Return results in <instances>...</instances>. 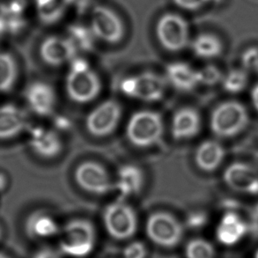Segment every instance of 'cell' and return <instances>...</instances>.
<instances>
[{
	"instance_id": "obj_11",
	"label": "cell",
	"mask_w": 258,
	"mask_h": 258,
	"mask_svg": "<svg viewBox=\"0 0 258 258\" xmlns=\"http://www.w3.org/2000/svg\"><path fill=\"white\" fill-rule=\"evenodd\" d=\"M74 178L80 188L93 195H106L114 190V181L108 171L95 161H85L79 165Z\"/></svg>"
},
{
	"instance_id": "obj_13",
	"label": "cell",
	"mask_w": 258,
	"mask_h": 258,
	"mask_svg": "<svg viewBox=\"0 0 258 258\" xmlns=\"http://www.w3.org/2000/svg\"><path fill=\"white\" fill-rule=\"evenodd\" d=\"M225 183L233 190L248 194H258V171L250 165L234 162L224 171Z\"/></svg>"
},
{
	"instance_id": "obj_40",
	"label": "cell",
	"mask_w": 258,
	"mask_h": 258,
	"mask_svg": "<svg viewBox=\"0 0 258 258\" xmlns=\"http://www.w3.org/2000/svg\"><path fill=\"white\" fill-rule=\"evenodd\" d=\"M221 0H206V3H209V2H220Z\"/></svg>"
},
{
	"instance_id": "obj_10",
	"label": "cell",
	"mask_w": 258,
	"mask_h": 258,
	"mask_svg": "<svg viewBox=\"0 0 258 258\" xmlns=\"http://www.w3.org/2000/svg\"><path fill=\"white\" fill-rule=\"evenodd\" d=\"M66 91L71 101L78 104H87L94 101L101 93V79L92 69L69 71L66 79Z\"/></svg>"
},
{
	"instance_id": "obj_23",
	"label": "cell",
	"mask_w": 258,
	"mask_h": 258,
	"mask_svg": "<svg viewBox=\"0 0 258 258\" xmlns=\"http://www.w3.org/2000/svg\"><path fill=\"white\" fill-rule=\"evenodd\" d=\"M28 236L35 239L52 237L59 232V227L52 217L44 213H35L26 223Z\"/></svg>"
},
{
	"instance_id": "obj_8",
	"label": "cell",
	"mask_w": 258,
	"mask_h": 258,
	"mask_svg": "<svg viewBox=\"0 0 258 258\" xmlns=\"http://www.w3.org/2000/svg\"><path fill=\"white\" fill-rule=\"evenodd\" d=\"M122 115V106L118 101L108 99L98 104L87 115L86 127L92 136H109L117 128Z\"/></svg>"
},
{
	"instance_id": "obj_37",
	"label": "cell",
	"mask_w": 258,
	"mask_h": 258,
	"mask_svg": "<svg viewBox=\"0 0 258 258\" xmlns=\"http://www.w3.org/2000/svg\"><path fill=\"white\" fill-rule=\"evenodd\" d=\"M7 35V31H6V28L4 25L3 21L0 19V42L2 41L4 36Z\"/></svg>"
},
{
	"instance_id": "obj_9",
	"label": "cell",
	"mask_w": 258,
	"mask_h": 258,
	"mask_svg": "<svg viewBox=\"0 0 258 258\" xmlns=\"http://www.w3.org/2000/svg\"><path fill=\"white\" fill-rule=\"evenodd\" d=\"M89 23L95 38L108 44L118 43L125 35V26L122 19L108 7H94Z\"/></svg>"
},
{
	"instance_id": "obj_29",
	"label": "cell",
	"mask_w": 258,
	"mask_h": 258,
	"mask_svg": "<svg viewBox=\"0 0 258 258\" xmlns=\"http://www.w3.org/2000/svg\"><path fill=\"white\" fill-rule=\"evenodd\" d=\"M199 84L205 86H214L222 81V74L215 66H206L199 70Z\"/></svg>"
},
{
	"instance_id": "obj_26",
	"label": "cell",
	"mask_w": 258,
	"mask_h": 258,
	"mask_svg": "<svg viewBox=\"0 0 258 258\" xmlns=\"http://www.w3.org/2000/svg\"><path fill=\"white\" fill-rule=\"evenodd\" d=\"M67 37L74 43L75 48L77 49L78 52L79 51L88 52L93 50L94 42L96 40L89 26L85 27L82 25H76L72 27L69 29Z\"/></svg>"
},
{
	"instance_id": "obj_17",
	"label": "cell",
	"mask_w": 258,
	"mask_h": 258,
	"mask_svg": "<svg viewBox=\"0 0 258 258\" xmlns=\"http://www.w3.org/2000/svg\"><path fill=\"white\" fill-rule=\"evenodd\" d=\"M145 182L144 173L136 165H122L116 173L114 181V190L118 193L120 199H127L139 194Z\"/></svg>"
},
{
	"instance_id": "obj_24",
	"label": "cell",
	"mask_w": 258,
	"mask_h": 258,
	"mask_svg": "<svg viewBox=\"0 0 258 258\" xmlns=\"http://www.w3.org/2000/svg\"><path fill=\"white\" fill-rule=\"evenodd\" d=\"M194 55L202 59H213L220 56L223 50V44L217 35L211 33H202L197 35L190 42Z\"/></svg>"
},
{
	"instance_id": "obj_41",
	"label": "cell",
	"mask_w": 258,
	"mask_h": 258,
	"mask_svg": "<svg viewBox=\"0 0 258 258\" xmlns=\"http://www.w3.org/2000/svg\"><path fill=\"white\" fill-rule=\"evenodd\" d=\"M2 236H3V230H2V227L0 226V240L2 239Z\"/></svg>"
},
{
	"instance_id": "obj_15",
	"label": "cell",
	"mask_w": 258,
	"mask_h": 258,
	"mask_svg": "<svg viewBox=\"0 0 258 258\" xmlns=\"http://www.w3.org/2000/svg\"><path fill=\"white\" fill-rule=\"evenodd\" d=\"M201 130V117L195 108L183 107L175 111L171 121V134L177 141L195 138Z\"/></svg>"
},
{
	"instance_id": "obj_20",
	"label": "cell",
	"mask_w": 258,
	"mask_h": 258,
	"mask_svg": "<svg viewBox=\"0 0 258 258\" xmlns=\"http://www.w3.org/2000/svg\"><path fill=\"white\" fill-rule=\"evenodd\" d=\"M247 232L248 226L241 217L236 213H227L217 227V239L221 244L232 246L241 241Z\"/></svg>"
},
{
	"instance_id": "obj_4",
	"label": "cell",
	"mask_w": 258,
	"mask_h": 258,
	"mask_svg": "<svg viewBox=\"0 0 258 258\" xmlns=\"http://www.w3.org/2000/svg\"><path fill=\"white\" fill-rule=\"evenodd\" d=\"M167 80L153 72L124 78L120 83V91L123 95L145 102H155L164 97Z\"/></svg>"
},
{
	"instance_id": "obj_19",
	"label": "cell",
	"mask_w": 258,
	"mask_h": 258,
	"mask_svg": "<svg viewBox=\"0 0 258 258\" xmlns=\"http://www.w3.org/2000/svg\"><path fill=\"white\" fill-rule=\"evenodd\" d=\"M0 19L7 34H20L28 24L27 4L24 0H9L0 5Z\"/></svg>"
},
{
	"instance_id": "obj_27",
	"label": "cell",
	"mask_w": 258,
	"mask_h": 258,
	"mask_svg": "<svg viewBox=\"0 0 258 258\" xmlns=\"http://www.w3.org/2000/svg\"><path fill=\"white\" fill-rule=\"evenodd\" d=\"M248 82L247 72L238 69L231 71L222 79L224 89L231 94H237L244 90Z\"/></svg>"
},
{
	"instance_id": "obj_34",
	"label": "cell",
	"mask_w": 258,
	"mask_h": 258,
	"mask_svg": "<svg viewBox=\"0 0 258 258\" xmlns=\"http://www.w3.org/2000/svg\"><path fill=\"white\" fill-rule=\"evenodd\" d=\"M35 258H59L56 255L55 252L51 251L50 249H42V251L39 252Z\"/></svg>"
},
{
	"instance_id": "obj_36",
	"label": "cell",
	"mask_w": 258,
	"mask_h": 258,
	"mask_svg": "<svg viewBox=\"0 0 258 258\" xmlns=\"http://www.w3.org/2000/svg\"><path fill=\"white\" fill-rule=\"evenodd\" d=\"M56 125L58 129L67 130L69 127H70L71 122H69L68 120L64 118V117L60 118V120H57V118H56Z\"/></svg>"
},
{
	"instance_id": "obj_12",
	"label": "cell",
	"mask_w": 258,
	"mask_h": 258,
	"mask_svg": "<svg viewBox=\"0 0 258 258\" xmlns=\"http://www.w3.org/2000/svg\"><path fill=\"white\" fill-rule=\"evenodd\" d=\"M78 50L70 39L60 35H51L42 41L39 54L49 67H58L70 63L77 56Z\"/></svg>"
},
{
	"instance_id": "obj_31",
	"label": "cell",
	"mask_w": 258,
	"mask_h": 258,
	"mask_svg": "<svg viewBox=\"0 0 258 258\" xmlns=\"http://www.w3.org/2000/svg\"><path fill=\"white\" fill-rule=\"evenodd\" d=\"M242 63L247 70L258 73V49L251 48L246 50L242 56Z\"/></svg>"
},
{
	"instance_id": "obj_42",
	"label": "cell",
	"mask_w": 258,
	"mask_h": 258,
	"mask_svg": "<svg viewBox=\"0 0 258 258\" xmlns=\"http://www.w3.org/2000/svg\"><path fill=\"white\" fill-rule=\"evenodd\" d=\"M255 258H258V250L256 251V253H255Z\"/></svg>"
},
{
	"instance_id": "obj_32",
	"label": "cell",
	"mask_w": 258,
	"mask_h": 258,
	"mask_svg": "<svg viewBox=\"0 0 258 258\" xmlns=\"http://www.w3.org/2000/svg\"><path fill=\"white\" fill-rule=\"evenodd\" d=\"M176 7L185 11L199 10L206 5V0H173Z\"/></svg>"
},
{
	"instance_id": "obj_2",
	"label": "cell",
	"mask_w": 258,
	"mask_h": 258,
	"mask_svg": "<svg viewBox=\"0 0 258 258\" xmlns=\"http://www.w3.org/2000/svg\"><path fill=\"white\" fill-rule=\"evenodd\" d=\"M248 122L244 105L237 101H227L214 108L210 117V128L215 136L226 139L241 133Z\"/></svg>"
},
{
	"instance_id": "obj_25",
	"label": "cell",
	"mask_w": 258,
	"mask_h": 258,
	"mask_svg": "<svg viewBox=\"0 0 258 258\" xmlns=\"http://www.w3.org/2000/svg\"><path fill=\"white\" fill-rule=\"evenodd\" d=\"M17 64L10 53L0 52V92H8L17 78Z\"/></svg>"
},
{
	"instance_id": "obj_35",
	"label": "cell",
	"mask_w": 258,
	"mask_h": 258,
	"mask_svg": "<svg viewBox=\"0 0 258 258\" xmlns=\"http://www.w3.org/2000/svg\"><path fill=\"white\" fill-rule=\"evenodd\" d=\"M252 104L258 111V84L255 85L251 90Z\"/></svg>"
},
{
	"instance_id": "obj_28",
	"label": "cell",
	"mask_w": 258,
	"mask_h": 258,
	"mask_svg": "<svg viewBox=\"0 0 258 258\" xmlns=\"http://www.w3.org/2000/svg\"><path fill=\"white\" fill-rule=\"evenodd\" d=\"M187 258H214L215 250L209 241L204 239H193L185 248Z\"/></svg>"
},
{
	"instance_id": "obj_33",
	"label": "cell",
	"mask_w": 258,
	"mask_h": 258,
	"mask_svg": "<svg viewBox=\"0 0 258 258\" xmlns=\"http://www.w3.org/2000/svg\"><path fill=\"white\" fill-rule=\"evenodd\" d=\"M188 223L191 224L193 226H201L202 224L206 221V215L205 213H192L190 216L188 217Z\"/></svg>"
},
{
	"instance_id": "obj_1",
	"label": "cell",
	"mask_w": 258,
	"mask_h": 258,
	"mask_svg": "<svg viewBox=\"0 0 258 258\" xmlns=\"http://www.w3.org/2000/svg\"><path fill=\"white\" fill-rule=\"evenodd\" d=\"M164 133L161 115L154 110H140L133 113L127 122V140L134 147L148 148L160 142Z\"/></svg>"
},
{
	"instance_id": "obj_3",
	"label": "cell",
	"mask_w": 258,
	"mask_h": 258,
	"mask_svg": "<svg viewBox=\"0 0 258 258\" xmlns=\"http://www.w3.org/2000/svg\"><path fill=\"white\" fill-rule=\"evenodd\" d=\"M95 231L90 221L77 219L69 221L60 231L61 250L74 257H83L94 248Z\"/></svg>"
},
{
	"instance_id": "obj_14",
	"label": "cell",
	"mask_w": 258,
	"mask_h": 258,
	"mask_svg": "<svg viewBox=\"0 0 258 258\" xmlns=\"http://www.w3.org/2000/svg\"><path fill=\"white\" fill-rule=\"evenodd\" d=\"M26 99L32 111L39 116H50L55 111L56 95L51 86L45 82H34L26 92Z\"/></svg>"
},
{
	"instance_id": "obj_22",
	"label": "cell",
	"mask_w": 258,
	"mask_h": 258,
	"mask_svg": "<svg viewBox=\"0 0 258 258\" xmlns=\"http://www.w3.org/2000/svg\"><path fill=\"white\" fill-rule=\"evenodd\" d=\"M26 116L20 108L14 105L0 107V140H7L18 134L27 125Z\"/></svg>"
},
{
	"instance_id": "obj_5",
	"label": "cell",
	"mask_w": 258,
	"mask_h": 258,
	"mask_svg": "<svg viewBox=\"0 0 258 258\" xmlns=\"http://www.w3.org/2000/svg\"><path fill=\"white\" fill-rule=\"evenodd\" d=\"M156 36L162 48L170 52H180L191 42L188 21L175 13L163 14L158 20Z\"/></svg>"
},
{
	"instance_id": "obj_18",
	"label": "cell",
	"mask_w": 258,
	"mask_h": 258,
	"mask_svg": "<svg viewBox=\"0 0 258 258\" xmlns=\"http://www.w3.org/2000/svg\"><path fill=\"white\" fill-rule=\"evenodd\" d=\"M166 80L181 92H190L199 87V70L185 62H173L166 67Z\"/></svg>"
},
{
	"instance_id": "obj_38",
	"label": "cell",
	"mask_w": 258,
	"mask_h": 258,
	"mask_svg": "<svg viewBox=\"0 0 258 258\" xmlns=\"http://www.w3.org/2000/svg\"><path fill=\"white\" fill-rule=\"evenodd\" d=\"M6 178L4 176L3 174H0V190H2L5 188V185H6Z\"/></svg>"
},
{
	"instance_id": "obj_30",
	"label": "cell",
	"mask_w": 258,
	"mask_h": 258,
	"mask_svg": "<svg viewBox=\"0 0 258 258\" xmlns=\"http://www.w3.org/2000/svg\"><path fill=\"white\" fill-rule=\"evenodd\" d=\"M147 254L146 246L140 241H134L130 243L123 250L124 258H146Z\"/></svg>"
},
{
	"instance_id": "obj_39",
	"label": "cell",
	"mask_w": 258,
	"mask_h": 258,
	"mask_svg": "<svg viewBox=\"0 0 258 258\" xmlns=\"http://www.w3.org/2000/svg\"><path fill=\"white\" fill-rule=\"evenodd\" d=\"M0 258H11L10 256H8V255H6L5 253H2V252H0Z\"/></svg>"
},
{
	"instance_id": "obj_7",
	"label": "cell",
	"mask_w": 258,
	"mask_h": 258,
	"mask_svg": "<svg viewBox=\"0 0 258 258\" xmlns=\"http://www.w3.org/2000/svg\"><path fill=\"white\" fill-rule=\"evenodd\" d=\"M146 232L148 238L155 244L164 248H174L181 241L183 227L170 213L157 212L148 217Z\"/></svg>"
},
{
	"instance_id": "obj_16",
	"label": "cell",
	"mask_w": 258,
	"mask_h": 258,
	"mask_svg": "<svg viewBox=\"0 0 258 258\" xmlns=\"http://www.w3.org/2000/svg\"><path fill=\"white\" fill-rule=\"evenodd\" d=\"M30 146L35 154L45 159H52L63 150V142L56 131L35 127L30 132Z\"/></svg>"
},
{
	"instance_id": "obj_6",
	"label": "cell",
	"mask_w": 258,
	"mask_h": 258,
	"mask_svg": "<svg viewBox=\"0 0 258 258\" xmlns=\"http://www.w3.org/2000/svg\"><path fill=\"white\" fill-rule=\"evenodd\" d=\"M102 218L106 230L116 240H127L136 233V213L123 199H119L106 206Z\"/></svg>"
},
{
	"instance_id": "obj_21",
	"label": "cell",
	"mask_w": 258,
	"mask_h": 258,
	"mask_svg": "<svg viewBox=\"0 0 258 258\" xmlns=\"http://www.w3.org/2000/svg\"><path fill=\"white\" fill-rule=\"evenodd\" d=\"M225 154L223 146L220 142L213 140H205L196 150V165L202 171H214L222 163Z\"/></svg>"
}]
</instances>
